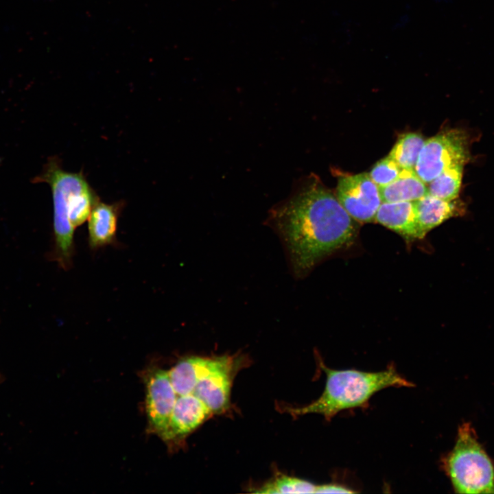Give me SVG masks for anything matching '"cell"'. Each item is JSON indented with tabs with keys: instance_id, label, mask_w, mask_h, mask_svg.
<instances>
[{
	"instance_id": "1",
	"label": "cell",
	"mask_w": 494,
	"mask_h": 494,
	"mask_svg": "<svg viewBox=\"0 0 494 494\" xmlns=\"http://www.w3.org/2000/svg\"><path fill=\"white\" fill-rule=\"evenodd\" d=\"M266 222L281 239L297 278L356 236L353 218L338 198L314 179L274 206Z\"/></svg>"
},
{
	"instance_id": "2",
	"label": "cell",
	"mask_w": 494,
	"mask_h": 494,
	"mask_svg": "<svg viewBox=\"0 0 494 494\" xmlns=\"http://www.w3.org/2000/svg\"><path fill=\"white\" fill-rule=\"evenodd\" d=\"M33 182L47 183L51 188L55 257L62 268H67L73 252L74 230L88 220L93 205L99 198L83 172L64 170L60 159L55 156L48 160L44 170Z\"/></svg>"
},
{
	"instance_id": "3",
	"label": "cell",
	"mask_w": 494,
	"mask_h": 494,
	"mask_svg": "<svg viewBox=\"0 0 494 494\" xmlns=\"http://www.w3.org/2000/svg\"><path fill=\"white\" fill-rule=\"evenodd\" d=\"M326 374L320 397L302 408H287L292 416L319 414L330 419L339 412L366 405L377 392L391 386H412L393 367L379 372L333 370L320 363Z\"/></svg>"
},
{
	"instance_id": "4",
	"label": "cell",
	"mask_w": 494,
	"mask_h": 494,
	"mask_svg": "<svg viewBox=\"0 0 494 494\" xmlns=\"http://www.w3.org/2000/svg\"><path fill=\"white\" fill-rule=\"evenodd\" d=\"M443 464L455 492L494 493V463L469 423L459 427L455 445Z\"/></svg>"
},
{
	"instance_id": "5",
	"label": "cell",
	"mask_w": 494,
	"mask_h": 494,
	"mask_svg": "<svg viewBox=\"0 0 494 494\" xmlns=\"http://www.w3.org/2000/svg\"><path fill=\"white\" fill-rule=\"evenodd\" d=\"M469 137L466 131L454 128L425 141L414 171L426 184L446 169L469 160Z\"/></svg>"
},
{
	"instance_id": "6",
	"label": "cell",
	"mask_w": 494,
	"mask_h": 494,
	"mask_svg": "<svg viewBox=\"0 0 494 494\" xmlns=\"http://www.w3.org/2000/svg\"><path fill=\"white\" fill-rule=\"evenodd\" d=\"M336 198L349 215L360 222L375 221L382 203L379 188L367 173L341 177Z\"/></svg>"
},
{
	"instance_id": "7",
	"label": "cell",
	"mask_w": 494,
	"mask_h": 494,
	"mask_svg": "<svg viewBox=\"0 0 494 494\" xmlns=\"http://www.w3.org/2000/svg\"><path fill=\"white\" fill-rule=\"evenodd\" d=\"M241 356L222 355L220 362L196 384L192 394L211 414H221L230 406L232 381L237 371Z\"/></svg>"
},
{
	"instance_id": "8",
	"label": "cell",
	"mask_w": 494,
	"mask_h": 494,
	"mask_svg": "<svg viewBox=\"0 0 494 494\" xmlns=\"http://www.w3.org/2000/svg\"><path fill=\"white\" fill-rule=\"evenodd\" d=\"M146 408L154 430L163 438L178 395L171 383L168 371L154 369L146 379Z\"/></svg>"
},
{
	"instance_id": "9",
	"label": "cell",
	"mask_w": 494,
	"mask_h": 494,
	"mask_svg": "<svg viewBox=\"0 0 494 494\" xmlns=\"http://www.w3.org/2000/svg\"><path fill=\"white\" fill-rule=\"evenodd\" d=\"M207 406L193 394L178 396L163 438L176 440L185 437L211 415Z\"/></svg>"
},
{
	"instance_id": "10",
	"label": "cell",
	"mask_w": 494,
	"mask_h": 494,
	"mask_svg": "<svg viewBox=\"0 0 494 494\" xmlns=\"http://www.w3.org/2000/svg\"><path fill=\"white\" fill-rule=\"evenodd\" d=\"M375 221L408 241L421 239L414 201L382 202Z\"/></svg>"
},
{
	"instance_id": "11",
	"label": "cell",
	"mask_w": 494,
	"mask_h": 494,
	"mask_svg": "<svg viewBox=\"0 0 494 494\" xmlns=\"http://www.w3.org/2000/svg\"><path fill=\"white\" fill-rule=\"evenodd\" d=\"M414 202L421 238L445 221L465 213L464 203L458 198L446 200L427 193Z\"/></svg>"
},
{
	"instance_id": "12",
	"label": "cell",
	"mask_w": 494,
	"mask_h": 494,
	"mask_svg": "<svg viewBox=\"0 0 494 494\" xmlns=\"http://www.w3.org/2000/svg\"><path fill=\"white\" fill-rule=\"evenodd\" d=\"M122 204L121 202L107 204L99 199L96 201L88 218L89 244L92 249L115 241Z\"/></svg>"
},
{
	"instance_id": "13",
	"label": "cell",
	"mask_w": 494,
	"mask_h": 494,
	"mask_svg": "<svg viewBox=\"0 0 494 494\" xmlns=\"http://www.w3.org/2000/svg\"><path fill=\"white\" fill-rule=\"evenodd\" d=\"M221 357L192 356L178 362L168 371L177 395L192 394L200 379L220 362Z\"/></svg>"
},
{
	"instance_id": "14",
	"label": "cell",
	"mask_w": 494,
	"mask_h": 494,
	"mask_svg": "<svg viewBox=\"0 0 494 494\" xmlns=\"http://www.w3.org/2000/svg\"><path fill=\"white\" fill-rule=\"evenodd\" d=\"M379 188L382 202L416 201L428 193L426 183L414 169H402L396 180Z\"/></svg>"
},
{
	"instance_id": "15",
	"label": "cell",
	"mask_w": 494,
	"mask_h": 494,
	"mask_svg": "<svg viewBox=\"0 0 494 494\" xmlns=\"http://www.w3.org/2000/svg\"><path fill=\"white\" fill-rule=\"evenodd\" d=\"M464 165H453L430 182L428 193L446 200L458 198Z\"/></svg>"
},
{
	"instance_id": "16",
	"label": "cell",
	"mask_w": 494,
	"mask_h": 494,
	"mask_svg": "<svg viewBox=\"0 0 494 494\" xmlns=\"http://www.w3.org/2000/svg\"><path fill=\"white\" fill-rule=\"evenodd\" d=\"M425 140L418 133L404 134L397 140L389 156L402 169H414Z\"/></svg>"
},
{
	"instance_id": "17",
	"label": "cell",
	"mask_w": 494,
	"mask_h": 494,
	"mask_svg": "<svg viewBox=\"0 0 494 494\" xmlns=\"http://www.w3.org/2000/svg\"><path fill=\"white\" fill-rule=\"evenodd\" d=\"M316 485L308 481L287 475H279L263 485L256 493H315Z\"/></svg>"
},
{
	"instance_id": "18",
	"label": "cell",
	"mask_w": 494,
	"mask_h": 494,
	"mask_svg": "<svg viewBox=\"0 0 494 494\" xmlns=\"http://www.w3.org/2000/svg\"><path fill=\"white\" fill-rule=\"evenodd\" d=\"M402 168L389 156L379 161L370 172L369 176L379 187H384L396 180Z\"/></svg>"
},
{
	"instance_id": "19",
	"label": "cell",
	"mask_w": 494,
	"mask_h": 494,
	"mask_svg": "<svg viewBox=\"0 0 494 494\" xmlns=\"http://www.w3.org/2000/svg\"><path fill=\"white\" fill-rule=\"evenodd\" d=\"M353 491L344 487L342 486L337 485V484H323V485H316L315 493H353Z\"/></svg>"
},
{
	"instance_id": "20",
	"label": "cell",
	"mask_w": 494,
	"mask_h": 494,
	"mask_svg": "<svg viewBox=\"0 0 494 494\" xmlns=\"http://www.w3.org/2000/svg\"><path fill=\"white\" fill-rule=\"evenodd\" d=\"M411 21V16L408 14H401L397 21L392 25V30L394 32L401 30L405 28Z\"/></svg>"
},
{
	"instance_id": "21",
	"label": "cell",
	"mask_w": 494,
	"mask_h": 494,
	"mask_svg": "<svg viewBox=\"0 0 494 494\" xmlns=\"http://www.w3.org/2000/svg\"><path fill=\"white\" fill-rule=\"evenodd\" d=\"M435 3H449L453 0H432Z\"/></svg>"
},
{
	"instance_id": "22",
	"label": "cell",
	"mask_w": 494,
	"mask_h": 494,
	"mask_svg": "<svg viewBox=\"0 0 494 494\" xmlns=\"http://www.w3.org/2000/svg\"><path fill=\"white\" fill-rule=\"evenodd\" d=\"M3 380V377L0 374V383Z\"/></svg>"
}]
</instances>
